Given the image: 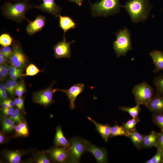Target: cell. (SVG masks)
<instances>
[{
	"label": "cell",
	"mask_w": 163,
	"mask_h": 163,
	"mask_svg": "<svg viewBox=\"0 0 163 163\" xmlns=\"http://www.w3.org/2000/svg\"><path fill=\"white\" fill-rule=\"evenodd\" d=\"M34 6L28 2H17L12 3L7 2L1 7L2 12L7 18L11 20L18 23H21L24 20L26 12Z\"/></svg>",
	"instance_id": "1"
},
{
	"label": "cell",
	"mask_w": 163,
	"mask_h": 163,
	"mask_svg": "<svg viewBox=\"0 0 163 163\" xmlns=\"http://www.w3.org/2000/svg\"><path fill=\"white\" fill-rule=\"evenodd\" d=\"M122 7L125 9L133 22L137 23L147 19L151 6L148 0H128Z\"/></svg>",
	"instance_id": "2"
},
{
	"label": "cell",
	"mask_w": 163,
	"mask_h": 163,
	"mask_svg": "<svg viewBox=\"0 0 163 163\" xmlns=\"http://www.w3.org/2000/svg\"><path fill=\"white\" fill-rule=\"evenodd\" d=\"M121 7L120 0H100L91 4L90 8L93 16L107 17L118 13Z\"/></svg>",
	"instance_id": "3"
},
{
	"label": "cell",
	"mask_w": 163,
	"mask_h": 163,
	"mask_svg": "<svg viewBox=\"0 0 163 163\" xmlns=\"http://www.w3.org/2000/svg\"><path fill=\"white\" fill-rule=\"evenodd\" d=\"M116 40L113 42V48L119 57L121 56H126V53L133 48L131 45L130 31L124 28L115 34Z\"/></svg>",
	"instance_id": "4"
},
{
	"label": "cell",
	"mask_w": 163,
	"mask_h": 163,
	"mask_svg": "<svg viewBox=\"0 0 163 163\" xmlns=\"http://www.w3.org/2000/svg\"><path fill=\"white\" fill-rule=\"evenodd\" d=\"M132 93L136 104L145 105L154 95V89L146 82H143L134 86Z\"/></svg>",
	"instance_id": "5"
},
{
	"label": "cell",
	"mask_w": 163,
	"mask_h": 163,
	"mask_svg": "<svg viewBox=\"0 0 163 163\" xmlns=\"http://www.w3.org/2000/svg\"><path fill=\"white\" fill-rule=\"evenodd\" d=\"M70 141L71 146L68 158V161L71 163H79L81 156L86 151L87 140L74 137Z\"/></svg>",
	"instance_id": "6"
},
{
	"label": "cell",
	"mask_w": 163,
	"mask_h": 163,
	"mask_svg": "<svg viewBox=\"0 0 163 163\" xmlns=\"http://www.w3.org/2000/svg\"><path fill=\"white\" fill-rule=\"evenodd\" d=\"M12 47V53L9 58L10 62L12 66L22 69L28 63L27 57L24 52L20 43L18 40H14Z\"/></svg>",
	"instance_id": "7"
},
{
	"label": "cell",
	"mask_w": 163,
	"mask_h": 163,
	"mask_svg": "<svg viewBox=\"0 0 163 163\" xmlns=\"http://www.w3.org/2000/svg\"><path fill=\"white\" fill-rule=\"evenodd\" d=\"M53 83H52L47 88L33 94V99L36 103L44 106H47L52 103L54 101L53 95L54 92L52 88Z\"/></svg>",
	"instance_id": "8"
},
{
	"label": "cell",
	"mask_w": 163,
	"mask_h": 163,
	"mask_svg": "<svg viewBox=\"0 0 163 163\" xmlns=\"http://www.w3.org/2000/svg\"><path fill=\"white\" fill-rule=\"evenodd\" d=\"M84 85L83 83L75 84L67 89L56 88L53 89L54 92L59 91L65 93L70 101L69 107L72 110L75 108V101L78 96L84 90Z\"/></svg>",
	"instance_id": "9"
},
{
	"label": "cell",
	"mask_w": 163,
	"mask_h": 163,
	"mask_svg": "<svg viewBox=\"0 0 163 163\" xmlns=\"http://www.w3.org/2000/svg\"><path fill=\"white\" fill-rule=\"evenodd\" d=\"M75 41L68 42L66 41L65 34L64 35L63 40L58 42L53 46L54 55L57 59L66 58L71 57L70 44Z\"/></svg>",
	"instance_id": "10"
},
{
	"label": "cell",
	"mask_w": 163,
	"mask_h": 163,
	"mask_svg": "<svg viewBox=\"0 0 163 163\" xmlns=\"http://www.w3.org/2000/svg\"><path fill=\"white\" fill-rule=\"evenodd\" d=\"M86 151L90 152L94 156L97 163L107 162V152L104 148L98 147L87 140Z\"/></svg>",
	"instance_id": "11"
},
{
	"label": "cell",
	"mask_w": 163,
	"mask_h": 163,
	"mask_svg": "<svg viewBox=\"0 0 163 163\" xmlns=\"http://www.w3.org/2000/svg\"><path fill=\"white\" fill-rule=\"evenodd\" d=\"M27 20L29 23L26 27V31L30 35L41 31L45 27L46 22L45 17L41 15L37 16L33 21Z\"/></svg>",
	"instance_id": "12"
},
{
	"label": "cell",
	"mask_w": 163,
	"mask_h": 163,
	"mask_svg": "<svg viewBox=\"0 0 163 163\" xmlns=\"http://www.w3.org/2000/svg\"><path fill=\"white\" fill-rule=\"evenodd\" d=\"M42 2L39 5H35L34 7L56 18L59 17L61 8L56 4L55 0H42Z\"/></svg>",
	"instance_id": "13"
},
{
	"label": "cell",
	"mask_w": 163,
	"mask_h": 163,
	"mask_svg": "<svg viewBox=\"0 0 163 163\" xmlns=\"http://www.w3.org/2000/svg\"><path fill=\"white\" fill-rule=\"evenodd\" d=\"M145 106L153 113H163V95L156 93Z\"/></svg>",
	"instance_id": "14"
},
{
	"label": "cell",
	"mask_w": 163,
	"mask_h": 163,
	"mask_svg": "<svg viewBox=\"0 0 163 163\" xmlns=\"http://www.w3.org/2000/svg\"><path fill=\"white\" fill-rule=\"evenodd\" d=\"M69 148H56L51 151L50 155L56 161L62 162L68 159L70 151Z\"/></svg>",
	"instance_id": "15"
},
{
	"label": "cell",
	"mask_w": 163,
	"mask_h": 163,
	"mask_svg": "<svg viewBox=\"0 0 163 163\" xmlns=\"http://www.w3.org/2000/svg\"><path fill=\"white\" fill-rule=\"evenodd\" d=\"M155 69L153 72L155 74L160 71H163V52L158 50H154L150 52Z\"/></svg>",
	"instance_id": "16"
},
{
	"label": "cell",
	"mask_w": 163,
	"mask_h": 163,
	"mask_svg": "<svg viewBox=\"0 0 163 163\" xmlns=\"http://www.w3.org/2000/svg\"><path fill=\"white\" fill-rule=\"evenodd\" d=\"M87 118L94 124L97 131L105 141L107 142L110 138L111 126L108 124H103L98 123L89 117Z\"/></svg>",
	"instance_id": "17"
},
{
	"label": "cell",
	"mask_w": 163,
	"mask_h": 163,
	"mask_svg": "<svg viewBox=\"0 0 163 163\" xmlns=\"http://www.w3.org/2000/svg\"><path fill=\"white\" fill-rule=\"evenodd\" d=\"M159 133L154 131L151 132L148 135H144L143 138L142 148H149L156 147L158 138Z\"/></svg>",
	"instance_id": "18"
},
{
	"label": "cell",
	"mask_w": 163,
	"mask_h": 163,
	"mask_svg": "<svg viewBox=\"0 0 163 163\" xmlns=\"http://www.w3.org/2000/svg\"><path fill=\"white\" fill-rule=\"evenodd\" d=\"M55 145L57 146L69 148L71 146L70 141H69L65 136L60 126L56 128V133L54 140Z\"/></svg>",
	"instance_id": "19"
},
{
	"label": "cell",
	"mask_w": 163,
	"mask_h": 163,
	"mask_svg": "<svg viewBox=\"0 0 163 163\" xmlns=\"http://www.w3.org/2000/svg\"><path fill=\"white\" fill-rule=\"evenodd\" d=\"M59 24L60 28L63 31L64 34L68 30L74 29L76 26V24L70 17L67 16H59Z\"/></svg>",
	"instance_id": "20"
},
{
	"label": "cell",
	"mask_w": 163,
	"mask_h": 163,
	"mask_svg": "<svg viewBox=\"0 0 163 163\" xmlns=\"http://www.w3.org/2000/svg\"><path fill=\"white\" fill-rule=\"evenodd\" d=\"M144 135L142 134L136 130L130 132L128 138L131 140L132 143L138 150L142 148V144Z\"/></svg>",
	"instance_id": "21"
},
{
	"label": "cell",
	"mask_w": 163,
	"mask_h": 163,
	"mask_svg": "<svg viewBox=\"0 0 163 163\" xmlns=\"http://www.w3.org/2000/svg\"><path fill=\"white\" fill-rule=\"evenodd\" d=\"M130 133L122 125H118L116 121L115 124L111 126L110 138L118 136H123L128 137Z\"/></svg>",
	"instance_id": "22"
},
{
	"label": "cell",
	"mask_w": 163,
	"mask_h": 163,
	"mask_svg": "<svg viewBox=\"0 0 163 163\" xmlns=\"http://www.w3.org/2000/svg\"><path fill=\"white\" fill-rule=\"evenodd\" d=\"M140 105L136 104V105L133 107H120L119 109L123 112L128 113L132 118H135L138 117L141 110Z\"/></svg>",
	"instance_id": "23"
},
{
	"label": "cell",
	"mask_w": 163,
	"mask_h": 163,
	"mask_svg": "<svg viewBox=\"0 0 163 163\" xmlns=\"http://www.w3.org/2000/svg\"><path fill=\"white\" fill-rule=\"evenodd\" d=\"M140 121L138 117L132 118L123 123L122 126L127 131L131 132L136 130V125Z\"/></svg>",
	"instance_id": "24"
},
{
	"label": "cell",
	"mask_w": 163,
	"mask_h": 163,
	"mask_svg": "<svg viewBox=\"0 0 163 163\" xmlns=\"http://www.w3.org/2000/svg\"><path fill=\"white\" fill-rule=\"evenodd\" d=\"M16 133L18 136L26 137L29 134L28 130L26 123L24 122L19 123L15 126Z\"/></svg>",
	"instance_id": "25"
},
{
	"label": "cell",
	"mask_w": 163,
	"mask_h": 163,
	"mask_svg": "<svg viewBox=\"0 0 163 163\" xmlns=\"http://www.w3.org/2000/svg\"><path fill=\"white\" fill-rule=\"evenodd\" d=\"M153 83L156 93L163 95V75L160 74L155 77Z\"/></svg>",
	"instance_id": "26"
},
{
	"label": "cell",
	"mask_w": 163,
	"mask_h": 163,
	"mask_svg": "<svg viewBox=\"0 0 163 163\" xmlns=\"http://www.w3.org/2000/svg\"><path fill=\"white\" fill-rule=\"evenodd\" d=\"M13 41V38L8 33H3L0 36V44L3 47L9 46Z\"/></svg>",
	"instance_id": "27"
},
{
	"label": "cell",
	"mask_w": 163,
	"mask_h": 163,
	"mask_svg": "<svg viewBox=\"0 0 163 163\" xmlns=\"http://www.w3.org/2000/svg\"><path fill=\"white\" fill-rule=\"evenodd\" d=\"M152 121L163 132V113H153Z\"/></svg>",
	"instance_id": "28"
},
{
	"label": "cell",
	"mask_w": 163,
	"mask_h": 163,
	"mask_svg": "<svg viewBox=\"0 0 163 163\" xmlns=\"http://www.w3.org/2000/svg\"><path fill=\"white\" fill-rule=\"evenodd\" d=\"M40 71L34 64L33 63L30 64L26 68V73L22 74V76H34L40 72Z\"/></svg>",
	"instance_id": "29"
},
{
	"label": "cell",
	"mask_w": 163,
	"mask_h": 163,
	"mask_svg": "<svg viewBox=\"0 0 163 163\" xmlns=\"http://www.w3.org/2000/svg\"><path fill=\"white\" fill-rule=\"evenodd\" d=\"M2 125L3 130L6 131H9L15 129V126L14 125V122L11 119L6 118L3 120Z\"/></svg>",
	"instance_id": "30"
},
{
	"label": "cell",
	"mask_w": 163,
	"mask_h": 163,
	"mask_svg": "<svg viewBox=\"0 0 163 163\" xmlns=\"http://www.w3.org/2000/svg\"><path fill=\"white\" fill-rule=\"evenodd\" d=\"M7 158L9 161L11 163H18L21 159L20 154L16 152H11L7 155Z\"/></svg>",
	"instance_id": "31"
},
{
	"label": "cell",
	"mask_w": 163,
	"mask_h": 163,
	"mask_svg": "<svg viewBox=\"0 0 163 163\" xmlns=\"http://www.w3.org/2000/svg\"><path fill=\"white\" fill-rule=\"evenodd\" d=\"M18 84L16 80H9L5 84L6 91L11 95L14 94V91Z\"/></svg>",
	"instance_id": "32"
},
{
	"label": "cell",
	"mask_w": 163,
	"mask_h": 163,
	"mask_svg": "<svg viewBox=\"0 0 163 163\" xmlns=\"http://www.w3.org/2000/svg\"><path fill=\"white\" fill-rule=\"evenodd\" d=\"M26 91L25 85L24 82L22 81L15 89L14 94L18 97H21Z\"/></svg>",
	"instance_id": "33"
},
{
	"label": "cell",
	"mask_w": 163,
	"mask_h": 163,
	"mask_svg": "<svg viewBox=\"0 0 163 163\" xmlns=\"http://www.w3.org/2000/svg\"><path fill=\"white\" fill-rule=\"evenodd\" d=\"M162 151L157 150L156 154L150 159L146 161L145 163H160L161 162Z\"/></svg>",
	"instance_id": "34"
},
{
	"label": "cell",
	"mask_w": 163,
	"mask_h": 163,
	"mask_svg": "<svg viewBox=\"0 0 163 163\" xmlns=\"http://www.w3.org/2000/svg\"><path fill=\"white\" fill-rule=\"evenodd\" d=\"M10 118L13 121L17 123L21 122V118L20 109L16 108L14 111L13 113L10 116Z\"/></svg>",
	"instance_id": "35"
},
{
	"label": "cell",
	"mask_w": 163,
	"mask_h": 163,
	"mask_svg": "<svg viewBox=\"0 0 163 163\" xmlns=\"http://www.w3.org/2000/svg\"><path fill=\"white\" fill-rule=\"evenodd\" d=\"M7 59L9 58L12 52V47L9 46L1 48L0 51Z\"/></svg>",
	"instance_id": "36"
},
{
	"label": "cell",
	"mask_w": 163,
	"mask_h": 163,
	"mask_svg": "<svg viewBox=\"0 0 163 163\" xmlns=\"http://www.w3.org/2000/svg\"><path fill=\"white\" fill-rule=\"evenodd\" d=\"M156 147L157 150L163 151V132L159 133L158 142Z\"/></svg>",
	"instance_id": "37"
},
{
	"label": "cell",
	"mask_w": 163,
	"mask_h": 163,
	"mask_svg": "<svg viewBox=\"0 0 163 163\" xmlns=\"http://www.w3.org/2000/svg\"><path fill=\"white\" fill-rule=\"evenodd\" d=\"M14 102L18 108L21 110L23 108L24 106V101L21 97L15 99Z\"/></svg>",
	"instance_id": "38"
},
{
	"label": "cell",
	"mask_w": 163,
	"mask_h": 163,
	"mask_svg": "<svg viewBox=\"0 0 163 163\" xmlns=\"http://www.w3.org/2000/svg\"><path fill=\"white\" fill-rule=\"evenodd\" d=\"M9 72L11 73H22L23 70L22 69L16 68L12 66H7Z\"/></svg>",
	"instance_id": "39"
},
{
	"label": "cell",
	"mask_w": 163,
	"mask_h": 163,
	"mask_svg": "<svg viewBox=\"0 0 163 163\" xmlns=\"http://www.w3.org/2000/svg\"><path fill=\"white\" fill-rule=\"evenodd\" d=\"M14 109L13 107L3 108L2 111L3 113L7 116H11L14 112Z\"/></svg>",
	"instance_id": "40"
},
{
	"label": "cell",
	"mask_w": 163,
	"mask_h": 163,
	"mask_svg": "<svg viewBox=\"0 0 163 163\" xmlns=\"http://www.w3.org/2000/svg\"><path fill=\"white\" fill-rule=\"evenodd\" d=\"M22 73H9L11 78L13 80H16L18 78L22 76Z\"/></svg>",
	"instance_id": "41"
},
{
	"label": "cell",
	"mask_w": 163,
	"mask_h": 163,
	"mask_svg": "<svg viewBox=\"0 0 163 163\" xmlns=\"http://www.w3.org/2000/svg\"><path fill=\"white\" fill-rule=\"evenodd\" d=\"M37 162L38 163H49L50 161L45 156H42L37 159Z\"/></svg>",
	"instance_id": "42"
},
{
	"label": "cell",
	"mask_w": 163,
	"mask_h": 163,
	"mask_svg": "<svg viewBox=\"0 0 163 163\" xmlns=\"http://www.w3.org/2000/svg\"><path fill=\"white\" fill-rule=\"evenodd\" d=\"M0 71H1L7 77L8 74V69L7 67L3 65H1L0 66Z\"/></svg>",
	"instance_id": "43"
},
{
	"label": "cell",
	"mask_w": 163,
	"mask_h": 163,
	"mask_svg": "<svg viewBox=\"0 0 163 163\" xmlns=\"http://www.w3.org/2000/svg\"><path fill=\"white\" fill-rule=\"evenodd\" d=\"M69 1L74 3L78 6H80L82 4L83 0H68Z\"/></svg>",
	"instance_id": "44"
},
{
	"label": "cell",
	"mask_w": 163,
	"mask_h": 163,
	"mask_svg": "<svg viewBox=\"0 0 163 163\" xmlns=\"http://www.w3.org/2000/svg\"><path fill=\"white\" fill-rule=\"evenodd\" d=\"M9 107H13L15 105L14 101L10 99H5Z\"/></svg>",
	"instance_id": "45"
},
{
	"label": "cell",
	"mask_w": 163,
	"mask_h": 163,
	"mask_svg": "<svg viewBox=\"0 0 163 163\" xmlns=\"http://www.w3.org/2000/svg\"><path fill=\"white\" fill-rule=\"evenodd\" d=\"M0 98L2 99L5 100L8 98L7 91H5L0 94Z\"/></svg>",
	"instance_id": "46"
},
{
	"label": "cell",
	"mask_w": 163,
	"mask_h": 163,
	"mask_svg": "<svg viewBox=\"0 0 163 163\" xmlns=\"http://www.w3.org/2000/svg\"><path fill=\"white\" fill-rule=\"evenodd\" d=\"M6 91L5 85L3 84H1L0 85V94Z\"/></svg>",
	"instance_id": "47"
},
{
	"label": "cell",
	"mask_w": 163,
	"mask_h": 163,
	"mask_svg": "<svg viewBox=\"0 0 163 163\" xmlns=\"http://www.w3.org/2000/svg\"><path fill=\"white\" fill-rule=\"evenodd\" d=\"M1 105L3 108L9 107L6 100H4L2 102Z\"/></svg>",
	"instance_id": "48"
},
{
	"label": "cell",
	"mask_w": 163,
	"mask_h": 163,
	"mask_svg": "<svg viewBox=\"0 0 163 163\" xmlns=\"http://www.w3.org/2000/svg\"><path fill=\"white\" fill-rule=\"evenodd\" d=\"M6 59L5 57H0V65H3L6 62Z\"/></svg>",
	"instance_id": "49"
},
{
	"label": "cell",
	"mask_w": 163,
	"mask_h": 163,
	"mask_svg": "<svg viewBox=\"0 0 163 163\" xmlns=\"http://www.w3.org/2000/svg\"><path fill=\"white\" fill-rule=\"evenodd\" d=\"M4 135L2 133H0V143H2L4 141Z\"/></svg>",
	"instance_id": "50"
},
{
	"label": "cell",
	"mask_w": 163,
	"mask_h": 163,
	"mask_svg": "<svg viewBox=\"0 0 163 163\" xmlns=\"http://www.w3.org/2000/svg\"><path fill=\"white\" fill-rule=\"evenodd\" d=\"M12 0L13 1H15L16 2H21V1L28 2L30 0Z\"/></svg>",
	"instance_id": "51"
},
{
	"label": "cell",
	"mask_w": 163,
	"mask_h": 163,
	"mask_svg": "<svg viewBox=\"0 0 163 163\" xmlns=\"http://www.w3.org/2000/svg\"><path fill=\"white\" fill-rule=\"evenodd\" d=\"M161 163H163V151L162 152V153L161 160Z\"/></svg>",
	"instance_id": "52"
}]
</instances>
